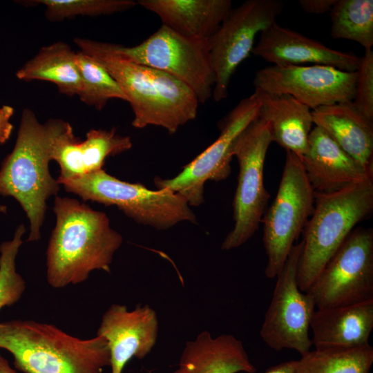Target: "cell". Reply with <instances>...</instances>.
<instances>
[{
	"label": "cell",
	"mask_w": 373,
	"mask_h": 373,
	"mask_svg": "<svg viewBox=\"0 0 373 373\" xmlns=\"http://www.w3.org/2000/svg\"><path fill=\"white\" fill-rule=\"evenodd\" d=\"M56 216L46 249V279L55 289L86 281L95 270L111 272L123 238L106 213L77 199L57 195Z\"/></svg>",
	"instance_id": "obj_1"
},
{
	"label": "cell",
	"mask_w": 373,
	"mask_h": 373,
	"mask_svg": "<svg viewBox=\"0 0 373 373\" xmlns=\"http://www.w3.org/2000/svg\"><path fill=\"white\" fill-rule=\"evenodd\" d=\"M80 50L97 60L116 81L132 108V126H157L174 134L194 119L199 101L184 84L160 70L122 58L103 42L75 38Z\"/></svg>",
	"instance_id": "obj_2"
},
{
	"label": "cell",
	"mask_w": 373,
	"mask_h": 373,
	"mask_svg": "<svg viewBox=\"0 0 373 373\" xmlns=\"http://www.w3.org/2000/svg\"><path fill=\"white\" fill-rule=\"evenodd\" d=\"M67 123L51 119L41 124L33 111L24 108L14 148L0 167V195L15 199L26 214L28 242L40 239L47 200L60 189L49 162L54 142Z\"/></svg>",
	"instance_id": "obj_3"
},
{
	"label": "cell",
	"mask_w": 373,
	"mask_h": 373,
	"mask_svg": "<svg viewBox=\"0 0 373 373\" xmlns=\"http://www.w3.org/2000/svg\"><path fill=\"white\" fill-rule=\"evenodd\" d=\"M0 349L11 354L22 373H102L110 366L104 338L81 339L32 320L0 323Z\"/></svg>",
	"instance_id": "obj_4"
},
{
	"label": "cell",
	"mask_w": 373,
	"mask_h": 373,
	"mask_svg": "<svg viewBox=\"0 0 373 373\" xmlns=\"http://www.w3.org/2000/svg\"><path fill=\"white\" fill-rule=\"evenodd\" d=\"M373 210V178L331 193L314 191L313 212L303 231L297 284L307 292L329 258Z\"/></svg>",
	"instance_id": "obj_5"
},
{
	"label": "cell",
	"mask_w": 373,
	"mask_h": 373,
	"mask_svg": "<svg viewBox=\"0 0 373 373\" xmlns=\"http://www.w3.org/2000/svg\"><path fill=\"white\" fill-rule=\"evenodd\" d=\"M58 182L67 192L78 195L85 202L115 206L138 224L157 230L169 229L181 222H196L190 205L180 195L124 182L104 169Z\"/></svg>",
	"instance_id": "obj_6"
},
{
	"label": "cell",
	"mask_w": 373,
	"mask_h": 373,
	"mask_svg": "<svg viewBox=\"0 0 373 373\" xmlns=\"http://www.w3.org/2000/svg\"><path fill=\"white\" fill-rule=\"evenodd\" d=\"M314 190L300 158L286 151L277 194L262 218L263 244L267 256L266 277L276 278L310 218Z\"/></svg>",
	"instance_id": "obj_7"
},
{
	"label": "cell",
	"mask_w": 373,
	"mask_h": 373,
	"mask_svg": "<svg viewBox=\"0 0 373 373\" xmlns=\"http://www.w3.org/2000/svg\"><path fill=\"white\" fill-rule=\"evenodd\" d=\"M103 44L122 58L176 78L194 93L200 103L206 102L212 95L216 76L210 61L209 41L186 39L162 25L135 46Z\"/></svg>",
	"instance_id": "obj_8"
},
{
	"label": "cell",
	"mask_w": 373,
	"mask_h": 373,
	"mask_svg": "<svg viewBox=\"0 0 373 373\" xmlns=\"http://www.w3.org/2000/svg\"><path fill=\"white\" fill-rule=\"evenodd\" d=\"M272 142L267 123L258 117L235 143L233 153L238 160L239 172L233 201L234 225L222 242V250L240 247L258 229L269 198L263 171L267 151Z\"/></svg>",
	"instance_id": "obj_9"
},
{
	"label": "cell",
	"mask_w": 373,
	"mask_h": 373,
	"mask_svg": "<svg viewBox=\"0 0 373 373\" xmlns=\"http://www.w3.org/2000/svg\"><path fill=\"white\" fill-rule=\"evenodd\" d=\"M316 308L373 300V230L354 228L307 291Z\"/></svg>",
	"instance_id": "obj_10"
},
{
	"label": "cell",
	"mask_w": 373,
	"mask_h": 373,
	"mask_svg": "<svg viewBox=\"0 0 373 373\" xmlns=\"http://www.w3.org/2000/svg\"><path fill=\"white\" fill-rule=\"evenodd\" d=\"M260 101L254 93L242 99L219 124L218 137L204 151L183 167L175 177L154 180L158 190H167L182 196L190 206L204 202V184L221 181L231 173L233 147L241 133L258 117Z\"/></svg>",
	"instance_id": "obj_11"
},
{
	"label": "cell",
	"mask_w": 373,
	"mask_h": 373,
	"mask_svg": "<svg viewBox=\"0 0 373 373\" xmlns=\"http://www.w3.org/2000/svg\"><path fill=\"white\" fill-rule=\"evenodd\" d=\"M283 9L280 0H247L231 9L209 40L210 61L216 76L212 93L215 101L227 97L231 77L252 52L257 35L276 23Z\"/></svg>",
	"instance_id": "obj_12"
},
{
	"label": "cell",
	"mask_w": 373,
	"mask_h": 373,
	"mask_svg": "<svg viewBox=\"0 0 373 373\" xmlns=\"http://www.w3.org/2000/svg\"><path fill=\"white\" fill-rule=\"evenodd\" d=\"M302 241L293 246L283 267L276 276L272 298L265 315L260 334L271 349L294 350L301 356L310 351L309 331L316 305L312 296L297 284V269Z\"/></svg>",
	"instance_id": "obj_13"
},
{
	"label": "cell",
	"mask_w": 373,
	"mask_h": 373,
	"mask_svg": "<svg viewBox=\"0 0 373 373\" xmlns=\"http://www.w3.org/2000/svg\"><path fill=\"white\" fill-rule=\"evenodd\" d=\"M356 71L324 65H271L258 70L255 89L269 94L289 95L314 110L320 106L352 101Z\"/></svg>",
	"instance_id": "obj_14"
},
{
	"label": "cell",
	"mask_w": 373,
	"mask_h": 373,
	"mask_svg": "<svg viewBox=\"0 0 373 373\" xmlns=\"http://www.w3.org/2000/svg\"><path fill=\"white\" fill-rule=\"evenodd\" d=\"M158 331L157 313L148 304H139L132 310L112 304L102 315L96 334L107 342L111 373H122L133 357L145 358L156 344Z\"/></svg>",
	"instance_id": "obj_15"
},
{
	"label": "cell",
	"mask_w": 373,
	"mask_h": 373,
	"mask_svg": "<svg viewBox=\"0 0 373 373\" xmlns=\"http://www.w3.org/2000/svg\"><path fill=\"white\" fill-rule=\"evenodd\" d=\"M260 36L251 52L273 65L313 64L355 72L360 64L361 57L354 53L330 48L277 23L262 31Z\"/></svg>",
	"instance_id": "obj_16"
},
{
	"label": "cell",
	"mask_w": 373,
	"mask_h": 373,
	"mask_svg": "<svg viewBox=\"0 0 373 373\" xmlns=\"http://www.w3.org/2000/svg\"><path fill=\"white\" fill-rule=\"evenodd\" d=\"M129 136L111 129H90L84 141L79 140L69 123L56 137L52 160L59 166L58 180L77 178L103 169L105 160L132 148Z\"/></svg>",
	"instance_id": "obj_17"
},
{
	"label": "cell",
	"mask_w": 373,
	"mask_h": 373,
	"mask_svg": "<svg viewBox=\"0 0 373 373\" xmlns=\"http://www.w3.org/2000/svg\"><path fill=\"white\" fill-rule=\"evenodd\" d=\"M314 191L331 193L352 184L373 178L368 171L347 154L324 130L315 126L307 149L300 159Z\"/></svg>",
	"instance_id": "obj_18"
},
{
	"label": "cell",
	"mask_w": 373,
	"mask_h": 373,
	"mask_svg": "<svg viewBox=\"0 0 373 373\" xmlns=\"http://www.w3.org/2000/svg\"><path fill=\"white\" fill-rule=\"evenodd\" d=\"M317 350L350 349L369 344L373 329V300L316 308L311 322Z\"/></svg>",
	"instance_id": "obj_19"
},
{
	"label": "cell",
	"mask_w": 373,
	"mask_h": 373,
	"mask_svg": "<svg viewBox=\"0 0 373 373\" xmlns=\"http://www.w3.org/2000/svg\"><path fill=\"white\" fill-rule=\"evenodd\" d=\"M162 25L189 39L209 41L232 8L231 0H139Z\"/></svg>",
	"instance_id": "obj_20"
},
{
	"label": "cell",
	"mask_w": 373,
	"mask_h": 373,
	"mask_svg": "<svg viewBox=\"0 0 373 373\" xmlns=\"http://www.w3.org/2000/svg\"><path fill=\"white\" fill-rule=\"evenodd\" d=\"M241 341L232 334L213 337L201 332L185 343L178 365L171 373H255Z\"/></svg>",
	"instance_id": "obj_21"
},
{
	"label": "cell",
	"mask_w": 373,
	"mask_h": 373,
	"mask_svg": "<svg viewBox=\"0 0 373 373\" xmlns=\"http://www.w3.org/2000/svg\"><path fill=\"white\" fill-rule=\"evenodd\" d=\"M313 123L324 130L347 154L373 173V126L352 101L312 111Z\"/></svg>",
	"instance_id": "obj_22"
},
{
	"label": "cell",
	"mask_w": 373,
	"mask_h": 373,
	"mask_svg": "<svg viewBox=\"0 0 373 373\" xmlns=\"http://www.w3.org/2000/svg\"><path fill=\"white\" fill-rule=\"evenodd\" d=\"M254 93L260 101L258 117L267 123L272 141L300 160L314 124L311 109L289 95Z\"/></svg>",
	"instance_id": "obj_23"
},
{
	"label": "cell",
	"mask_w": 373,
	"mask_h": 373,
	"mask_svg": "<svg viewBox=\"0 0 373 373\" xmlns=\"http://www.w3.org/2000/svg\"><path fill=\"white\" fill-rule=\"evenodd\" d=\"M76 53L63 41L44 46L16 73L23 81L40 80L56 85L66 95H78L82 88Z\"/></svg>",
	"instance_id": "obj_24"
},
{
	"label": "cell",
	"mask_w": 373,
	"mask_h": 373,
	"mask_svg": "<svg viewBox=\"0 0 373 373\" xmlns=\"http://www.w3.org/2000/svg\"><path fill=\"white\" fill-rule=\"evenodd\" d=\"M372 363L370 343L350 349H315L298 360L296 373H370Z\"/></svg>",
	"instance_id": "obj_25"
},
{
	"label": "cell",
	"mask_w": 373,
	"mask_h": 373,
	"mask_svg": "<svg viewBox=\"0 0 373 373\" xmlns=\"http://www.w3.org/2000/svg\"><path fill=\"white\" fill-rule=\"evenodd\" d=\"M331 36L360 44L366 50L373 45V1L336 0L329 11Z\"/></svg>",
	"instance_id": "obj_26"
},
{
	"label": "cell",
	"mask_w": 373,
	"mask_h": 373,
	"mask_svg": "<svg viewBox=\"0 0 373 373\" xmlns=\"http://www.w3.org/2000/svg\"><path fill=\"white\" fill-rule=\"evenodd\" d=\"M76 60L82 82L77 96L82 102L100 111L111 99L127 102L116 81L97 60L81 50Z\"/></svg>",
	"instance_id": "obj_27"
},
{
	"label": "cell",
	"mask_w": 373,
	"mask_h": 373,
	"mask_svg": "<svg viewBox=\"0 0 373 373\" xmlns=\"http://www.w3.org/2000/svg\"><path fill=\"white\" fill-rule=\"evenodd\" d=\"M30 4L46 7V18L52 21L77 16L95 17L128 10L137 5L133 0H37Z\"/></svg>",
	"instance_id": "obj_28"
},
{
	"label": "cell",
	"mask_w": 373,
	"mask_h": 373,
	"mask_svg": "<svg viewBox=\"0 0 373 373\" xmlns=\"http://www.w3.org/2000/svg\"><path fill=\"white\" fill-rule=\"evenodd\" d=\"M26 231L24 225L19 224L12 238L0 244V310L18 302L26 288V281L17 271L16 266Z\"/></svg>",
	"instance_id": "obj_29"
},
{
	"label": "cell",
	"mask_w": 373,
	"mask_h": 373,
	"mask_svg": "<svg viewBox=\"0 0 373 373\" xmlns=\"http://www.w3.org/2000/svg\"><path fill=\"white\" fill-rule=\"evenodd\" d=\"M355 108L368 121H373V52L365 50L356 70L355 94L352 100Z\"/></svg>",
	"instance_id": "obj_30"
},
{
	"label": "cell",
	"mask_w": 373,
	"mask_h": 373,
	"mask_svg": "<svg viewBox=\"0 0 373 373\" xmlns=\"http://www.w3.org/2000/svg\"><path fill=\"white\" fill-rule=\"evenodd\" d=\"M14 114V108L8 105L0 106V145L6 143L10 138L13 126L10 119Z\"/></svg>",
	"instance_id": "obj_31"
},
{
	"label": "cell",
	"mask_w": 373,
	"mask_h": 373,
	"mask_svg": "<svg viewBox=\"0 0 373 373\" xmlns=\"http://www.w3.org/2000/svg\"><path fill=\"white\" fill-rule=\"evenodd\" d=\"M336 0H300V6L309 14L322 15L329 12Z\"/></svg>",
	"instance_id": "obj_32"
},
{
	"label": "cell",
	"mask_w": 373,
	"mask_h": 373,
	"mask_svg": "<svg viewBox=\"0 0 373 373\" xmlns=\"http://www.w3.org/2000/svg\"><path fill=\"white\" fill-rule=\"evenodd\" d=\"M298 360L280 363L269 367L265 373H296Z\"/></svg>",
	"instance_id": "obj_33"
},
{
	"label": "cell",
	"mask_w": 373,
	"mask_h": 373,
	"mask_svg": "<svg viewBox=\"0 0 373 373\" xmlns=\"http://www.w3.org/2000/svg\"><path fill=\"white\" fill-rule=\"evenodd\" d=\"M0 373H19L13 369L8 361L0 354Z\"/></svg>",
	"instance_id": "obj_34"
},
{
	"label": "cell",
	"mask_w": 373,
	"mask_h": 373,
	"mask_svg": "<svg viewBox=\"0 0 373 373\" xmlns=\"http://www.w3.org/2000/svg\"><path fill=\"white\" fill-rule=\"evenodd\" d=\"M6 206H0V213L6 212Z\"/></svg>",
	"instance_id": "obj_35"
}]
</instances>
